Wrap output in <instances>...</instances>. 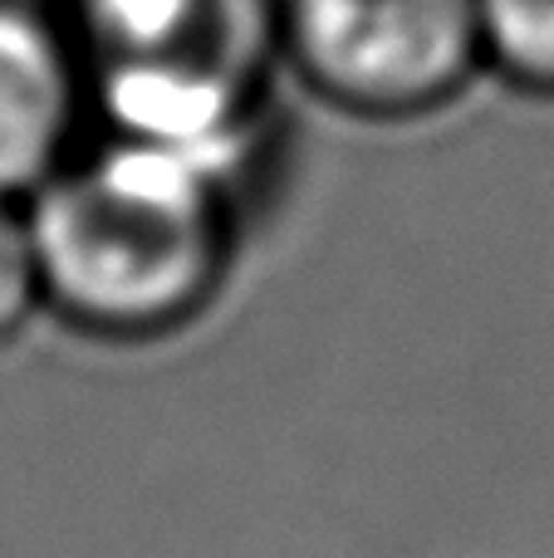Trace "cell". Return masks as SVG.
I'll use <instances>...</instances> for the list:
<instances>
[{"instance_id": "6da1fadb", "label": "cell", "mask_w": 554, "mask_h": 558, "mask_svg": "<svg viewBox=\"0 0 554 558\" xmlns=\"http://www.w3.org/2000/svg\"><path fill=\"white\" fill-rule=\"evenodd\" d=\"M245 192L196 157L88 133L25 202L45 308L113 343L186 328L231 275Z\"/></svg>"}, {"instance_id": "7a4b0ae2", "label": "cell", "mask_w": 554, "mask_h": 558, "mask_svg": "<svg viewBox=\"0 0 554 558\" xmlns=\"http://www.w3.org/2000/svg\"><path fill=\"white\" fill-rule=\"evenodd\" d=\"M84 59L94 133L251 182L285 69L280 0H55Z\"/></svg>"}, {"instance_id": "3957f363", "label": "cell", "mask_w": 554, "mask_h": 558, "mask_svg": "<svg viewBox=\"0 0 554 558\" xmlns=\"http://www.w3.org/2000/svg\"><path fill=\"white\" fill-rule=\"evenodd\" d=\"M285 69L363 123H418L486 74L477 0H280Z\"/></svg>"}, {"instance_id": "277c9868", "label": "cell", "mask_w": 554, "mask_h": 558, "mask_svg": "<svg viewBox=\"0 0 554 558\" xmlns=\"http://www.w3.org/2000/svg\"><path fill=\"white\" fill-rule=\"evenodd\" d=\"M88 133V74L59 5L0 0V196L29 202Z\"/></svg>"}, {"instance_id": "5b68a950", "label": "cell", "mask_w": 554, "mask_h": 558, "mask_svg": "<svg viewBox=\"0 0 554 558\" xmlns=\"http://www.w3.org/2000/svg\"><path fill=\"white\" fill-rule=\"evenodd\" d=\"M486 64L530 98H554V0H477Z\"/></svg>"}, {"instance_id": "8992f818", "label": "cell", "mask_w": 554, "mask_h": 558, "mask_svg": "<svg viewBox=\"0 0 554 558\" xmlns=\"http://www.w3.org/2000/svg\"><path fill=\"white\" fill-rule=\"evenodd\" d=\"M39 308H45V279H39L29 206L0 196V348L15 343Z\"/></svg>"}]
</instances>
